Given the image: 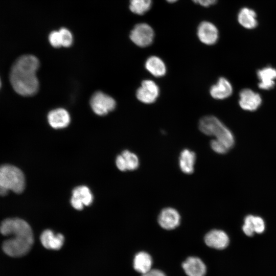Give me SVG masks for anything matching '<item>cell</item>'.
Returning <instances> with one entry per match:
<instances>
[{
  "mask_svg": "<svg viewBox=\"0 0 276 276\" xmlns=\"http://www.w3.org/2000/svg\"><path fill=\"white\" fill-rule=\"evenodd\" d=\"M0 232L4 236H11L3 244V249L7 255L19 257L31 249L34 242L33 232L25 220L17 218H7L1 223Z\"/></svg>",
  "mask_w": 276,
  "mask_h": 276,
  "instance_id": "6da1fadb",
  "label": "cell"
},
{
  "mask_svg": "<svg viewBox=\"0 0 276 276\" xmlns=\"http://www.w3.org/2000/svg\"><path fill=\"white\" fill-rule=\"evenodd\" d=\"M39 66L37 58L32 55L18 57L13 64L10 73V81L14 90L22 96H31L39 88L36 73Z\"/></svg>",
  "mask_w": 276,
  "mask_h": 276,
  "instance_id": "7a4b0ae2",
  "label": "cell"
},
{
  "mask_svg": "<svg viewBox=\"0 0 276 276\" xmlns=\"http://www.w3.org/2000/svg\"><path fill=\"white\" fill-rule=\"evenodd\" d=\"M25 188L23 172L11 165L0 166V195L5 196L9 191L19 194Z\"/></svg>",
  "mask_w": 276,
  "mask_h": 276,
  "instance_id": "3957f363",
  "label": "cell"
},
{
  "mask_svg": "<svg viewBox=\"0 0 276 276\" xmlns=\"http://www.w3.org/2000/svg\"><path fill=\"white\" fill-rule=\"evenodd\" d=\"M154 33L150 26L146 23L136 25L130 32V38L136 45L146 47L153 42Z\"/></svg>",
  "mask_w": 276,
  "mask_h": 276,
  "instance_id": "277c9868",
  "label": "cell"
},
{
  "mask_svg": "<svg viewBox=\"0 0 276 276\" xmlns=\"http://www.w3.org/2000/svg\"><path fill=\"white\" fill-rule=\"evenodd\" d=\"M90 104L94 112L99 116L107 114L116 106L113 98L102 91H97L92 96Z\"/></svg>",
  "mask_w": 276,
  "mask_h": 276,
  "instance_id": "5b68a950",
  "label": "cell"
},
{
  "mask_svg": "<svg viewBox=\"0 0 276 276\" xmlns=\"http://www.w3.org/2000/svg\"><path fill=\"white\" fill-rule=\"evenodd\" d=\"M159 94V89L156 83L151 80L142 81L141 86L137 89L136 96L137 99L145 104L154 102Z\"/></svg>",
  "mask_w": 276,
  "mask_h": 276,
  "instance_id": "8992f818",
  "label": "cell"
},
{
  "mask_svg": "<svg viewBox=\"0 0 276 276\" xmlns=\"http://www.w3.org/2000/svg\"><path fill=\"white\" fill-rule=\"evenodd\" d=\"M93 200V195L88 187L81 186L73 190L71 202L75 209L81 210L84 205H90Z\"/></svg>",
  "mask_w": 276,
  "mask_h": 276,
  "instance_id": "52a82bcc",
  "label": "cell"
},
{
  "mask_svg": "<svg viewBox=\"0 0 276 276\" xmlns=\"http://www.w3.org/2000/svg\"><path fill=\"white\" fill-rule=\"evenodd\" d=\"M197 36L201 42L206 45L215 44L219 37L217 27L209 21H202L198 26Z\"/></svg>",
  "mask_w": 276,
  "mask_h": 276,
  "instance_id": "ba28073f",
  "label": "cell"
},
{
  "mask_svg": "<svg viewBox=\"0 0 276 276\" xmlns=\"http://www.w3.org/2000/svg\"><path fill=\"white\" fill-rule=\"evenodd\" d=\"M239 97L240 106L245 110H256L262 103L260 95L250 89H242L240 93Z\"/></svg>",
  "mask_w": 276,
  "mask_h": 276,
  "instance_id": "9c48e42d",
  "label": "cell"
},
{
  "mask_svg": "<svg viewBox=\"0 0 276 276\" xmlns=\"http://www.w3.org/2000/svg\"><path fill=\"white\" fill-rule=\"evenodd\" d=\"M204 242L206 245L211 248L222 250L228 246L229 239L228 235L224 231L213 229L205 235Z\"/></svg>",
  "mask_w": 276,
  "mask_h": 276,
  "instance_id": "30bf717a",
  "label": "cell"
},
{
  "mask_svg": "<svg viewBox=\"0 0 276 276\" xmlns=\"http://www.w3.org/2000/svg\"><path fill=\"white\" fill-rule=\"evenodd\" d=\"M180 216L174 209L167 208L159 214L158 222L160 226L165 229L170 230L176 228L179 224Z\"/></svg>",
  "mask_w": 276,
  "mask_h": 276,
  "instance_id": "8fae6325",
  "label": "cell"
},
{
  "mask_svg": "<svg viewBox=\"0 0 276 276\" xmlns=\"http://www.w3.org/2000/svg\"><path fill=\"white\" fill-rule=\"evenodd\" d=\"M182 268L188 276H204L206 268L203 262L199 258L190 257L182 264Z\"/></svg>",
  "mask_w": 276,
  "mask_h": 276,
  "instance_id": "7c38bea8",
  "label": "cell"
},
{
  "mask_svg": "<svg viewBox=\"0 0 276 276\" xmlns=\"http://www.w3.org/2000/svg\"><path fill=\"white\" fill-rule=\"evenodd\" d=\"M48 120L50 126L55 129L66 127L70 122L68 112L63 108H57L51 110L48 115Z\"/></svg>",
  "mask_w": 276,
  "mask_h": 276,
  "instance_id": "4fadbf2b",
  "label": "cell"
},
{
  "mask_svg": "<svg viewBox=\"0 0 276 276\" xmlns=\"http://www.w3.org/2000/svg\"><path fill=\"white\" fill-rule=\"evenodd\" d=\"M211 96L218 100L229 97L232 94L233 87L230 82L224 77H220L217 83L213 85L210 90Z\"/></svg>",
  "mask_w": 276,
  "mask_h": 276,
  "instance_id": "5bb4252c",
  "label": "cell"
},
{
  "mask_svg": "<svg viewBox=\"0 0 276 276\" xmlns=\"http://www.w3.org/2000/svg\"><path fill=\"white\" fill-rule=\"evenodd\" d=\"M64 236L61 234L56 235L50 229L45 230L40 236L42 245L47 249L58 250L63 245Z\"/></svg>",
  "mask_w": 276,
  "mask_h": 276,
  "instance_id": "9a60e30c",
  "label": "cell"
},
{
  "mask_svg": "<svg viewBox=\"0 0 276 276\" xmlns=\"http://www.w3.org/2000/svg\"><path fill=\"white\" fill-rule=\"evenodd\" d=\"M257 76L260 81L259 87L262 89H270L275 84L276 69L271 66L264 67L258 71Z\"/></svg>",
  "mask_w": 276,
  "mask_h": 276,
  "instance_id": "2e32d148",
  "label": "cell"
},
{
  "mask_svg": "<svg viewBox=\"0 0 276 276\" xmlns=\"http://www.w3.org/2000/svg\"><path fill=\"white\" fill-rule=\"evenodd\" d=\"M146 69L153 76L160 77L164 76L167 71L166 66L163 60L156 56L149 57L145 62Z\"/></svg>",
  "mask_w": 276,
  "mask_h": 276,
  "instance_id": "e0dca14e",
  "label": "cell"
},
{
  "mask_svg": "<svg viewBox=\"0 0 276 276\" xmlns=\"http://www.w3.org/2000/svg\"><path fill=\"white\" fill-rule=\"evenodd\" d=\"M238 20L242 27L248 29H254L258 25L256 12L246 7L242 8L239 12Z\"/></svg>",
  "mask_w": 276,
  "mask_h": 276,
  "instance_id": "ac0fdd59",
  "label": "cell"
},
{
  "mask_svg": "<svg viewBox=\"0 0 276 276\" xmlns=\"http://www.w3.org/2000/svg\"><path fill=\"white\" fill-rule=\"evenodd\" d=\"M152 265V258L147 252L141 251L135 256L133 260L134 268L142 274L151 269Z\"/></svg>",
  "mask_w": 276,
  "mask_h": 276,
  "instance_id": "d6986e66",
  "label": "cell"
},
{
  "mask_svg": "<svg viewBox=\"0 0 276 276\" xmlns=\"http://www.w3.org/2000/svg\"><path fill=\"white\" fill-rule=\"evenodd\" d=\"M196 155L194 152L186 149L180 154L179 167L181 171L186 174H191L194 171Z\"/></svg>",
  "mask_w": 276,
  "mask_h": 276,
  "instance_id": "ffe728a7",
  "label": "cell"
},
{
  "mask_svg": "<svg viewBox=\"0 0 276 276\" xmlns=\"http://www.w3.org/2000/svg\"><path fill=\"white\" fill-rule=\"evenodd\" d=\"M221 122L215 116H205L199 121V128L203 133L213 136Z\"/></svg>",
  "mask_w": 276,
  "mask_h": 276,
  "instance_id": "44dd1931",
  "label": "cell"
},
{
  "mask_svg": "<svg viewBox=\"0 0 276 276\" xmlns=\"http://www.w3.org/2000/svg\"><path fill=\"white\" fill-rule=\"evenodd\" d=\"M215 139L224 145L228 150L234 145V137L231 130L222 122L214 135Z\"/></svg>",
  "mask_w": 276,
  "mask_h": 276,
  "instance_id": "7402d4cb",
  "label": "cell"
},
{
  "mask_svg": "<svg viewBox=\"0 0 276 276\" xmlns=\"http://www.w3.org/2000/svg\"><path fill=\"white\" fill-rule=\"evenodd\" d=\"M152 0H130L131 11L137 15H143L151 8Z\"/></svg>",
  "mask_w": 276,
  "mask_h": 276,
  "instance_id": "603a6c76",
  "label": "cell"
},
{
  "mask_svg": "<svg viewBox=\"0 0 276 276\" xmlns=\"http://www.w3.org/2000/svg\"><path fill=\"white\" fill-rule=\"evenodd\" d=\"M127 170H134L139 165V158L136 154L128 151L124 150L121 153Z\"/></svg>",
  "mask_w": 276,
  "mask_h": 276,
  "instance_id": "cb8c5ba5",
  "label": "cell"
},
{
  "mask_svg": "<svg viewBox=\"0 0 276 276\" xmlns=\"http://www.w3.org/2000/svg\"><path fill=\"white\" fill-rule=\"evenodd\" d=\"M60 34L62 47H70L73 41V37L72 33L66 28H62L59 30Z\"/></svg>",
  "mask_w": 276,
  "mask_h": 276,
  "instance_id": "d4e9b609",
  "label": "cell"
},
{
  "mask_svg": "<svg viewBox=\"0 0 276 276\" xmlns=\"http://www.w3.org/2000/svg\"><path fill=\"white\" fill-rule=\"evenodd\" d=\"M253 215H248L244 219V224L242 226L243 233L248 237L252 236L255 233L254 223Z\"/></svg>",
  "mask_w": 276,
  "mask_h": 276,
  "instance_id": "484cf974",
  "label": "cell"
},
{
  "mask_svg": "<svg viewBox=\"0 0 276 276\" xmlns=\"http://www.w3.org/2000/svg\"><path fill=\"white\" fill-rule=\"evenodd\" d=\"M49 41L54 48L62 47L60 34L59 31H53L50 33L49 36Z\"/></svg>",
  "mask_w": 276,
  "mask_h": 276,
  "instance_id": "4316f807",
  "label": "cell"
},
{
  "mask_svg": "<svg viewBox=\"0 0 276 276\" xmlns=\"http://www.w3.org/2000/svg\"><path fill=\"white\" fill-rule=\"evenodd\" d=\"M253 223L255 233L261 234L265 230V225L263 219L260 217L253 216Z\"/></svg>",
  "mask_w": 276,
  "mask_h": 276,
  "instance_id": "83f0119b",
  "label": "cell"
},
{
  "mask_svg": "<svg viewBox=\"0 0 276 276\" xmlns=\"http://www.w3.org/2000/svg\"><path fill=\"white\" fill-rule=\"evenodd\" d=\"M212 149L216 152L219 154H224L227 152L228 149L216 139L211 142Z\"/></svg>",
  "mask_w": 276,
  "mask_h": 276,
  "instance_id": "f1b7e54d",
  "label": "cell"
},
{
  "mask_svg": "<svg viewBox=\"0 0 276 276\" xmlns=\"http://www.w3.org/2000/svg\"><path fill=\"white\" fill-rule=\"evenodd\" d=\"M116 165L118 168L121 171H125L127 170L123 156L121 154L119 155L116 158Z\"/></svg>",
  "mask_w": 276,
  "mask_h": 276,
  "instance_id": "f546056e",
  "label": "cell"
},
{
  "mask_svg": "<svg viewBox=\"0 0 276 276\" xmlns=\"http://www.w3.org/2000/svg\"><path fill=\"white\" fill-rule=\"evenodd\" d=\"M142 276H166V275L162 271L154 269H150L147 272L143 274Z\"/></svg>",
  "mask_w": 276,
  "mask_h": 276,
  "instance_id": "4dcf8cb0",
  "label": "cell"
},
{
  "mask_svg": "<svg viewBox=\"0 0 276 276\" xmlns=\"http://www.w3.org/2000/svg\"><path fill=\"white\" fill-rule=\"evenodd\" d=\"M194 3L203 7H209L216 3L217 0H192Z\"/></svg>",
  "mask_w": 276,
  "mask_h": 276,
  "instance_id": "1f68e13d",
  "label": "cell"
},
{
  "mask_svg": "<svg viewBox=\"0 0 276 276\" xmlns=\"http://www.w3.org/2000/svg\"><path fill=\"white\" fill-rule=\"evenodd\" d=\"M166 1L170 3H173L176 2L177 0H166Z\"/></svg>",
  "mask_w": 276,
  "mask_h": 276,
  "instance_id": "d6a6232c",
  "label": "cell"
},
{
  "mask_svg": "<svg viewBox=\"0 0 276 276\" xmlns=\"http://www.w3.org/2000/svg\"><path fill=\"white\" fill-rule=\"evenodd\" d=\"M1 80H0V87H1Z\"/></svg>",
  "mask_w": 276,
  "mask_h": 276,
  "instance_id": "836d02e7",
  "label": "cell"
}]
</instances>
